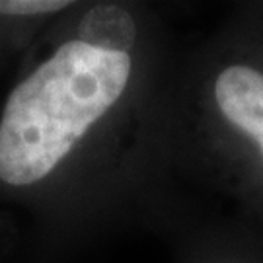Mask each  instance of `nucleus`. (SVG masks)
Segmentation results:
<instances>
[{"mask_svg": "<svg viewBox=\"0 0 263 263\" xmlns=\"http://www.w3.org/2000/svg\"><path fill=\"white\" fill-rule=\"evenodd\" d=\"M164 226L178 242L176 263H263V230L240 216H199L179 211Z\"/></svg>", "mask_w": 263, "mask_h": 263, "instance_id": "obj_3", "label": "nucleus"}, {"mask_svg": "<svg viewBox=\"0 0 263 263\" xmlns=\"http://www.w3.org/2000/svg\"><path fill=\"white\" fill-rule=\"evenodd\" d=\"M8 59H16V61H18V55H16V53H14V51L6 45L2 39H0V65H2V63H6Z\"/></svg>", "mask_w": 263, "mask_h": 263, "instance_id": "obj_5", "label": "nucleus"}, {"mask_svg": "<svg viewBox=\"0 0 263 263\" xmlns=\"http://www.w3.org/2000/svg\"><path fill=\"white\" fill-rule=\"evenodd\" d=\"M179 45L148 2H76L18 61L0 109V203L47 246L172 207L160 131Z\"/></svg>", "mask_w": 263, "mask_h": 263, "instance_id": "obj_1", "label": "nucleus"}, {"mask_svg": "<svg viewBox=\"0 0 263 263\" xmlns=\"http://www.w3.org/2000/svg\"><path fill=\"white\" fill-rule=\"evenodd\" d=\"M160 164L170 199L172 183L185 181L263 230V2L238 4L203 39L179 47Z\"/></svg>", "mask_w": 263, "mask_h": 263, "instance_id": "obj_2", "label": "nucleus"}, {"mask_svg": "<svg viewBox=\"0 0 263 263\" xmlns=\"http://www.w3.org/2000/svg\"><path fill=\"white\" fill-rule=\"evenodd\" d=\"M78 0H0V39L24 57L57 20L74 8Z\"/></svg>", "mask_w": 263, "mask_h": 263, "instance_id": "obj_4", "label": "nucleus"}]
</instances>
